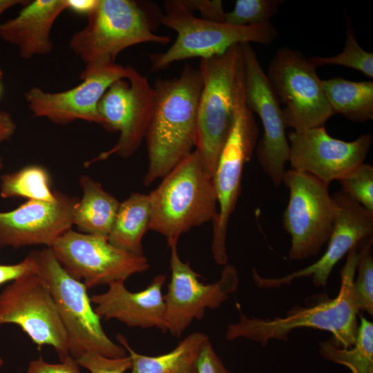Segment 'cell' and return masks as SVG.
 <instances>
[{"label":"cell","instance_id":"obj_39","mask_svg":"<svg viewBox=\"0 0 373 373\" xmlns=\"http://www.w3.org/2000/svg\"><path fill=\"white\" fill-rule=\"evenodd\" d=\"M29 1L27 0H0V16L1 14L10 8L17 6L26 4Z\"/></svg>","mask_w":373,"mask_h":373},{"label":"cell","instance_id":"obj_19","mask_svg":"<svg viewBox=\"0 0 373 373\" xmlns=\"http://www.w3.org/2000/svg\"><path fill=\"white\" fill-rule=\"evenodd\" d=\"M55 192L53 202L29 200L12 211L0 212V247L38 245L51 247L71 229L79 199Z\"/></svg>","mask_w":373,"mask_h":373},{"label":"cell","instance_id":"obj_32","mask_svg":"<svg viewBox=\"0 0 373 373\" xmlns=\"http://www.w3.org/2000/svg\"><path fill=\"white\" fill-rule=\"evenodd\" d=\"M76 361L79 366L86 368L91 373H124L132 367L128 355L112 358L95 352H86Z\"/></svg>","mask_w":373,"mask_h":373},{"label":"cell","instance_id":"obj_15","mask_svg":"<svg viewBox=\"0 0 373 373\" xmlns=\"http://www.w3.org/2000/svg\"><path fill=\"white\" fill-rule=\"evenodd\" d=\"M240 45L244 60L245 104L260 117L264 131L256 145L257 159L273 185L278 187L283 182L289 157L283 111L250 43Z\"/></svg>","mask_w":373,"mask_h":373},{"label":"cell","instance_id":"obj_17","mask_svg":"<svg viewBox=\"0 0 373 373\" xmlns=\"http://www.w3.org/2000/svg\"><path fill=\"white\" fill-rule=\"evenodd\" d=\"M287 140L291 169L314 175L328 185L364 163L372 142L370 133L352 142L334 138L325 126L293 131Z\"/></svg>","mask_w":373,"mask_h":373},{"label":"cell","instance_id":"obj_41","mask_svg":"<svg viewBox=\"0 0 373 373\" xmlns=\"http://www.w3.org/2000/svg\"><path fill=\"white\" fill-rule=\"evenodd\" d=\"M3 360H2V358H1L0 359V367H1L3 365Z\"/></svg>","mask_w":373,"mask_h":373},{"label":"cell","instance_id":"obj_4","mask_svg":"<svg viewBox=\"0 0 373 373\" xmlns=\"http://www.w3.org/2000/svg\"><path fill=\"white\" fill-rule=\"evenodd\" d=\"M149 230L166 237L168 245L192 228L213 222L218 216L213 179L193 150L149 195Z\"/></svg>","mask_w":373,"mask_h":373},{"label":"cell","instance_id":"obj_7","mask_svg":"<svg viewBox=\"0 0 373 373\" xmlns=\"http://www.w3.org/2000/svg\"><path fill=\"white\" fill-rule=\"evenodd\" d=\"M164 8L162 24L174 30L178 35L167 50L149 55L153 71L166 69L178 61L220 55L236 44H270L278 36L277 29L271 22L236 26L206 21L190 13L180 0L165 1Z\"/></svg>","mask_w":373,"mask_h":373},{"label":"cell","instance_id":"obj_37","mask_svg":"<svg viewBox=\"0 0 373 373\" xmlns=\"http://www.w3.org/2000/svg\"><path fill=\"white\" fill-rule=\"evenodd\" d=\"M17 128L11 115L4 111H0V143L10 140ZM3 167L2 160L0 157V170Z\"/></svg>","mask_w":373,"mask_h":373},{"label":"cell","instance_id":"obj_28","mask_svg":"<svg viewBox=\"0 0 373 373\" xmlns=\"http://www.w3.org/2000/svg\"><path fill=\"white\" fill-rule=\"evenodd\" d=\"M346 39L343 51L336 56L309 58L317 68L327 65H338L358 70L370 78L373 77V53L358 44L348 13L345 14Z\"/></svg>","mask_w":373,"mask_h":373},{"label":"cell","instance_id":"obj_35","mask_svg":"<svg viewBox=\"0 0 373 373\" xmlns=\"http://www.w3.org/2000/svg\"><path fill=\"white\" fill-rule=\"evenodd\" d=\"M197 373H231L214 351L210 341L202 347L197 362Z\"/></svg>","mask_w":373,"mask_h":373},{"label":"cell","instance_id":"obj_13","mask_svg":"<svg viewBox=\"0 0 373 373\" xmlns=\"http://www.w3.org/2000/svg\"><path fill=\"white\" fill-rule=\"evenodd\" d=\"M127 79L113 83L97 104L102 126L109 132H119V139L112 149L86 165L112 154L129 158L144 140L153 110L155 90L147 77L130 66Z\"/></svg>","mask_w":373,"mask_h":373},{"label":"cell","instance_id":"obj_18","mask_svg":"<svg viewBox=\"0 0 373 373\" xmlns=\"http://www.w3.org/2000/svg\"><path fill=\"white\" fill-rule=\"evenodd\" d=\"M336 213L325 252L320 259L308 267L281 278H265L254 268L253 279L258 287L276 288L290 285L297 278L312 276L317 287H325L334 266L354 246L372 237L373 213L367 211L343 189L335 193Z\"/></svg>","mask_w":373,"mask_h":373},{"label":"cell","instance_id":"obj_2","mask_svg":"<svg viewBox=\"0 0 373 373\" xmlns=\"http://www.w3.org/2000/svg\"><path fill=\"white\" fill-rule=\"evenodd\" d=\"M358 246L347 253L341 271L339 293L334 298L326 294L313 298L306 306L296 305L283 317L261 318L248 317L240 312L237 323L229 325L225 338L233 341L244 338L266 347L271 339L287 341L288 334L295 329L309 327L332 334L330 340L340 347L350 348L355 344L360 309L354 290V280L358 259Z\"/></svg>","mask_w":373,"mask_h":373},{"label":"cell","instance_id":"obj_27","mask_svg":"<svg viewBox=\"0 0 373 373\" xmlns=\"http://www.w3.org/2000/svg\"><path fill=\"white\" fill-rule=\"evenodd\" d=\"M47 171L41 166L30 165L1 177L0 195L3 198L16 197L53 202L56 192L50 189Z\"/></svg>","mask_w":373,"mask_h":373},{"label":"cell","instance_id":"obj_11","mask_svg":"<svg viewBox=\"0 0 373 373\" xmlns=\"http://www.w3.org/2000/svg\"><path fill=\"white\" fill-rule=\"evenodd\" d=\"M15 324L39 348L52 346L60 361L70 355L68 335L54 299L36 273L12 281L0 294V325Z\"/></svg>","mask_w":373,"mask_h":373},{"label":"cell","instance_id":"obj_3","mask_svg":"<svg viewBox=\"0 0 373 373\" xmlns=\"http://www.w3.org/2000/svg\"><path fill=\"white\" fill-rule=\"evenodd\" d=\"M164 15L152 1L99 0L87 15L86 27L76 32L70 49L84 63L85 68L115 62L117 56L134 45L153 42L167 45L169 35L154 33Z\"/></svg>","mask_w":373,"mask_h":373},{"label":"cell","instance_id":"obj_10","mask_svg":"<svg viewBox=\"0 0 373 373\" xmlns=\"http://www.w3.org/2000/svg\"><path fill=\"white\" fill-rule=\"evenodd\" d=\"M266 75L284 106L286 127L298 131L323 126L333 115L316 68L300 51L287 47L278 50Z\"/></svg>","mask_w":373,"mask_h":373},{"label":"cell","instance_id":"obj_31","mask_svg":"<svg viewBox=\"0 0 373 373\" xmlns=\"http://www.w3.org/2000/svg\"><path fill=\"white\" fill-rule=\"evenodd\" d=\"M352 198L373 213V166L363 163L352 173L339 181Z\"/></svg>","mask_w":373,"mask_h":373},{"label":"cell","instance_id":"obj_21","mask_svg":"<svg viewBox=\"0 0 373 373\" xmlns=\"http://www.w3.org/2000/svg\"><path fill=\"white\" fill-rule=\"evenodd\" d=\"M66 9L67 0L29 1L16 17L0 24V37L16 46L23 59L47 55L53 48L50 39L53 23Z\"/></svg>","mask_w":373,"mask_h":373},{"label":"cell","instance_id":"obj_1","mask_svg":"<svg viewBox=\"0 0 373 373\" xmlns=\"http://www.w3.org/2000/svg\"><path fill=\"white\" fill-rule=\"evenodd\" d=\"M202 88L199 69L190 65L178 77L155 81L153 110L144 137L149 160L145 186L164 177L196 146Z\"/></svg>","mask_w":373,"mask_h":373},{"label":"cell","instance_id":"obj_8","mask_svg":"<svg viewBox=\"0 0 373 373\" xmlns=\"http://www.w3.org/2000/svg\"><path fill=\"white\" fill-rule=\"evenodd\" d=\"M245 75L237 92L235 117L229 137L223 146L213 176L219 211L213 223L211 252L218 265L228 262L227 233L229 221L240 194L245 164L257 145L258 127L254 114L245 100Z\"/></svg>","mask_w":373,"mask_h":373},{"label":"cell","instance_id":"obj_34","mask_svg":"<svg viewBox=\"0 0 373 373\" xmlns=\"http://www.w3.org/2000/svg\"><path fill=\"white\" fill-rule=\"evenodd\" d=\"M77 361L71 356L60 363H50L41 358L31 361L28 373H82Z\"/></svg>","mask_w":373,"mask_h":373},{"label":"cell","instance_id":"obj_40","mask_svg":"<svg viewBox=\"0 0 373 373\" xmlns=\"http://www.w3.org/2000/svg\"><path fill=\"white\" fill-rule=\"evenodd\" d=\"M2 77H3V71L0 68V93H1V81Z\"/></svg>","mask_w":373,"mask_h":373},{"label":"cell","instance_id":"obj_38","mask_svg":"<svg viewBox=\"0 0 373 373\" xmlns=\"http://www.w3.org/2000/svg\"><path fill=\"white\" fill-rule=\"evenodd\" d=\"M99 0H67L68 9L78 14H89L98 3Z\"/></svg>","mask_w":373,"mask_h":373},{"label":"cell","instance_id":"obj_16","mask_svg":"<svg viewBox=\"0 0 373 373\" xmlns=\"http://www.w3.org/2000/svg\"><path fill=\"white\" fill-rule=\"evenodd\" d=\"M128 66L105 63L85 68L80 73L78 86L68 90L48 93L32 87L25 99L35 117H43L57 124H66L83 119L102 125L97 104L109 86L127 79Z\"/></svg>","mask_w":373,"mask_h":373},{"label":"cell","instance_id":"obj_29","mask_svg":"<svg viewBox=\"0 0 373 373\" xmlns=\"http://www.w3.org/2000/svg\"><path fill=\"white\" fill-rule=\"evenodd\" d=\"M282 0H237L232 11L225 13L224 23L236 26H250L271 22Z\"/></svg>","mask_w":373,"mask_h":373},{"label":"cell","instance_id":"obj_12","mask_svg":"<svg viewBox=\"0 0 373 373\" xmlns=\"http://www.w3.org/2000/svg\"><path fill=\"white\" fill-rule=\"evenodd\" d=\"M63 269L87 289L125 281L149 269L144 256L111 245L107 238L68 230L50 247Z\"/></svg>","mask_w":373,"mask_h":373},{"label":"cell","instance_id":"obj_33","mask_svg":"<svg viewBox=\"0 0 373 373\" xmlns=\"http://www.w3.org/2000/svg\"><path fill=\"white\" fill-rule=\"evenodd\" d=\"M184 7L191 14L195 11L200 14L201 19L223 23L225 12L221 0H180Z\"/></svg>","mask_w":373,"mask_h":373},{"label":"cell","instance_id":"obj_14","mask_svg":"<svg viewBox=\"0 0 373 373\" xmlns=\"http://www.w3.org/2000/svg\"><path fill=\"white\" fill-rule=\"evenodd\" d=\"M178 242L169 245L171 249V281L166 294L164 321L167 331L180 337L195 320H201L207 308L216 309L228 299L238 286V271L233 265H225L220 278L213 283L203 284L189 262L182 261L177 250Z\"/></svg>","mask_w":373,"mask_h":373},{"label":"cell","instance_id":"obj_6","mask_svg":"<svg viewBox=\"0 0 373 373\" xmlns=\"http://www.w3.org/2000/svg\"><path fill=\"white\" fill-rule=\"evenodd\" d=\"M29 254L36 264L35 273L48 288L66 329L70 355L75 360L86 352L112 358L127 356L126 349L105 334L86 286L67 274L52 249L47 247Z\"/></svg>","mask_w":373,"mask_h":373},{"label":"cell","instance_id":"obj_30","mask_svg":"<svg viewBox=\"0 0 373 373\" xmlns=\"http://www.w3.org/2000/svg\"><path fill=\"white\" fill-rule=\"evenodd\" d=\"M356 265L358 271L354 280V290L361 311L373 315V256L372 237L361 242Z\"/></svg>","mask_w":373,"mask_h":373},{"label":"cell","instance_id":"obj_36","mask_svg":"<svg viewBox=\"0 0 373 373\" xmlns=\"http://www.w3.org/2000/svg\"><path fill=\"white\" fill-rule=\"evenodd\" d=\"M36 264L29 254L21 262L14 265H0V286L7 282L14 281L25 275L35 273Z\"/></svg>","mask_w":373,"mask_h":373},{"label":"cell","instance_id":"obj_5","mask_svg":"<svg viewBox=\"0 0 373 373\" xmlns=\"http://www.w3.org/2000/svg\"><path fill=\"white\" fill-rule=\"evenodd\" d=\"M202 88L198 108V151L213 178L219 157L233 126L237 92L244 75L240 44L220 55L200 59Z\"/></svg>","mask_w":373,"mask_h":373},{"label":"cell","instance_id":"obj_25","mask_svg":"<svg viewBox=\"0 0 373 373\" xmlns=\"http://www.w3.org/2000/svg\"><path fill=\"white\" fill-rule=\"evenodd\" d=\"M333 115L341 114L354 122L373 119V82H353L341 77L321 79Z\"/></svg>","mask_w":373,"mask_h":373},{"label":"cell","instance_id":"obj_24","mask_svg":"<svg viewBox=\"0 0 373 373\" xmlns=\"http://www.w3.org/2000/svg\"><path fill=\"white\" fill-rule=\"evenodd\" d=\"M151 206L149 195L131 193L119 202L108 236L113 246L138 256H144L142 238L149 230Z\"/></svg>","mask_w":373,"mask_h":373},{"label":"cell","instance_id":"obj_20","mask_svg":"<svg viewBox=\"0 0 373 373\" xmlns=\"http://www.w3.org/2000/svg\"><path fill=\"white\" fill-rule=\"evenodd\" d=\"M165 281V275H157L146 289L137 292L128 291L123 280L115 281L108 284L106 292L90 298L100 318H115L129 327H156L166 332L162 293Z\"/></svg>","mask_w":373,"mask_h":373},{"label":"cell","instance_id":"obj_22","mask_svg":"<svg viewBox=\"0 0 373 373\" xmlns=\"http://www.w3.org/2000/svg\"><path fill=\"white\" fill-rule=\"evenodd\" d=\"M115 338L128 352L132 362L131 373H197L198 356L209 341L207 334L193 332L180 341L172 351L150 356L135 352L126 338L121 334Z\"/></svg>","mask_w":373,"mask_h":373},{"label":"cell","instance_id":"obj_23","mask_svg":"<svg viewBox=\"0 0 373 373\" xmlns=\"http://www.w3.org/2000/svg\"><path fill=\"white\" fill-rule=\"evenodd\" d=\"M80 184L83 196L75 207L73 224L84 233L108 238L119 202L89 176H81Z\"/></svg>","mask_w":373,"mask_h":373},{"label":"cell","instance_id":"obj_26","mask_svg":"<svg viewBox=\"0 0 373 373\" xmlns=\"http://www.w3.org/2000/svg\"><path fill=\"white\" fill-rule=\"evenodd\" d=\"M320 355L329 361L345 365L352 373H373V324L360 317L356 340L354 346L343 348L327 339L319 343Z\"/></svg>","mask_w":373,"mask_h":373},{"label":"cell","instance_id":"obj_9","mask_svg":"<svg viewBox=\"0 0 373 373\" xmlns=\"http://www.w3.org/2000/svg\"><path fill=\"white\" fill-rule=\"evenodd\" d=\"M283 182L289 198L283 216V226L291 236L288 256L292 260L317 255L328 242L337 206L329 185L309 173L286 170Z\"/></svg>","mask_w":373,"mask_h":373}]
</instances>
